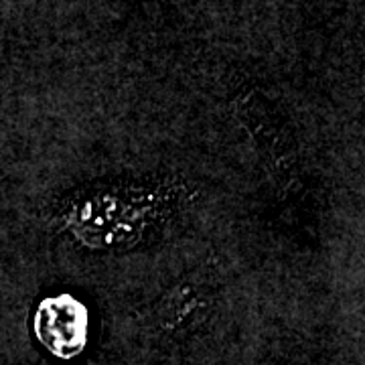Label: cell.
<instances>
[{
  "label": "cell",
  "instance_id": "2",
  "mask_svg": "<svg viewBox=\"0 0 365 365\" xmlns=\"http://www.w3.org/2000/svg\"><path fill=\"white\" fill-rule=\"evenodd\" d=\"M237 114L258 144L266 167L272 170L276 179L290 182L299 169L297 146L290 130L282 126L278 118H274L270 106L262 96H242L237 100Z\"/></svg>",
  "mask_w": 365,
  "mask_h": 365
},
{
  "label": "cell",
  "instance_id": "1",
  "mask_svg": "<svg viewBox=\"0 0 365 365\" xmlns=\"http://www.w3.org/2000/svg\"><path fill=\"white\" fill-rule=\"evenodd\" d=\"M170 197L160 187L144 185H116L83 193L69 203L67 225L79 240L96 248L134 244L167 220Z\"/></svg>",
  "mask_w": 365,
  "mask_h": 365
},
{
  "label": "cell",
  "instance_id": "3",
  "mask_svg": "<svg viewBox=\"0 0 365 365\" xmlns=\"http://www.w3.org/2000/svg\"><path fill=\"white\" fill-rule=\"evenodd\" d=\"M88 333L86 309L71 299H51L41 304L37 335L59 357H71L83 349Z\"/></svg>",
  "mask_w": 365,
  "mask_h": 365
},
{
  "label": "cell",
  "instance_id": "4",
  "mask_svg": "<svg viewBox=\"0 0 365 365\" xmlns=\"http://www.w3.org/2000/svg\"><path fill=\"white\" fill-rule=\"evenodd\" d=\"M217 299V276L209 270H197L182 276L181 280L163 294L157 314L160 323L175 329L181 323H193L211 311Z\"/></svg>",
  "mask_w": 365,
  "mask_h": 365
}]
</instances>
